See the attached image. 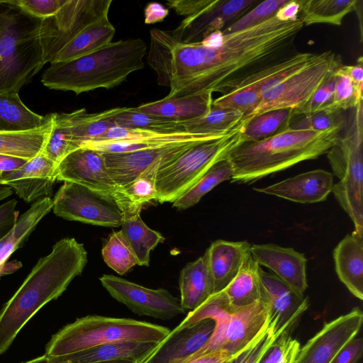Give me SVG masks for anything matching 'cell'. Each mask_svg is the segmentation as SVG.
Returning <instances> with one entry per match:
<instances>
[{
    "instance_id": "7",
    "label": "cell",
    "mask_w": 363,
    "mask_h": 363,
    "mask_svg": "<svg viewBox=\"0 0 363 363\" xmlns=\"http://www.w3.org/2000/svg\"><path fill=\"white\" fill-rule=\"evenodd\" d=\"M170 331L162 325L131 318L89 315L77 318L53 335L45 354L61 357L125 341L160 342Z\"/></svg>"
},
{
    "instance_id": "47",
    "label": "cell",
    "mask_w": 363,
    "mask_h": 363,
    "mask_svg": "<svg viewBox=\"0 0 363 363\" xmlns=\"http://www.w3.org/2000/svg\"><path fill=\"white\" fill-rule=\"evenodd\" d=\"M335 71L316 90L306 103L298 108L293 110L294 115L312 113L325 110L329 106L333 101L335 91Z\"/></svg>"
},
{
    "instance_id": "20",
    "label": "cell",
    "mask_w": 363,
    "mask_h": 363,
    "mask_svg": "<svg viewBox=\"0 0 363 363\" xmlns=\"http://www.w3.org/2000/svg\"><path fill=\"white\" fill-rule=\"evenodd\" d=\"M259 274L262 292L269 302L270 318L276 322V330L289 333L308 308V298L261 268Z\"/></svg>"
},
{
    "instance_id": "33",
    "label": "cell",
    "mask_w": 363,
    "mask_h": 363,
    "mask_svg": "<svg viewBox=\"0 0 363 363\" xmlns=\"http://www.w3.org/2000/svg\"><path fill=\"white\" fill-rule=\"evenodd\" d=\"M140 211L124 212L121 230L135 254L138 265L148 267L151 251L162 242L164 238L144 223L140 217Z\"/></svg>"
},
{
    "instance_id": "2",
    "label": "cell",
    "mask_w": 363,
    "mask_h": 363,
    "mask_svg": "<svg viewBox=\"0 0 363 363\" xmlns=\"http://www.w3.org/2000/svg\"><path fill=\"white\" fill-rule=\"evenodd\" d=\"M87 261L84 245L74 238L60 240L38 259L0 311V355L39 310L60 296L82 273Z\"/></svg>"
},
{
    "instance_id": "56",
    "label": "cell",
    "mask_w": 363,
    "mask_h": 363,
    "mask_svg": "<svg viewBox=\"0 0 363 363\" xmlns=\"http://www.w3.org/2000/svg\"><path fill=\"white\" fill-rule=\"evenodd\" d=\"M363 61L360 56L357 63L353 65H341L342 70L347 74L352 81L357 91L363 94Z\"/></svg>"
},
{
    "instance_id": "17",
    "label": "cell",
    "mask_w": 363,
    "mask_h": 363,
    "mask_svg": "<svg viewBox=\"0 0 363 363\" xmlns=\"http://www.w3.org/2000/svg\"><path fill=\"white\" fill-rule=\"evenodd\" d=\"M258 2L257 0H215L206 9L186 17L176 28L167 31L178 43H199L209 34L225 30Z\"/></svg>"
},
{
    "instance_id": "57",
    "label": "cell",
    "mask_w": 363,
    "mask_h": 363,
    "mask_svg": "<svg viewBox=\"0 0 363 363\" xmlns=\"http://www.w3.org/2000/svg\"><path fill=\"white\" fill-rule=\"evenodd\" d=\"M300 10V0H289L277 11L275 16L281 21H294L298 18Z\"/></svg>"
},
{
    "instance_id": "60",
    "label": "cell",
    "mask_w": 363,
    "mask_h": 363,
    "mask_svg": "<svg viewBox=\"0 0 363 363\" xmlns=\"http://www.w3.org/2000/svg\"><path fill=\"white\" fill-rule=\"evenodd\" d=\"M0 177H1V172H0Z\"/></svg>"
},
{
    "instance_id": "14",
    "label": "cell",
    "mask_w": 363,
    "mask_h": 363,
    "mask_svg": "<svg viewBox=\"0 0 363 363\" xmlns=\"http://www.w3.org/2000/svg\"><path fill=\"white\" fill-rule=\"evenodd\" d=\"M205 142L188 141L162 147L123 153H103L113 182L125 188L140 176L155 178L157 173L177 160L191 147Z\"/></svg>"
},
{
    "instance_id": "44",
    "label": "cell",
    "mask_w": 363,
    "mask_h": 363,
    "mask_svg": "<svg viewBox=\"0 0 363 363\" xmlns=\"http://www.w3.org/2000/svg\"><path fill=\"white\" fill-rule=\"evenodd\" d=\"M341 65L335 72V85L333 101L324 111L340 112L353 109L363 101V94L357 91L350 77L342 70Z\"/></svg>"
},
{
    "instance_id": "35",
    "label": "cell",
    "mask_w": 363,
    "mask_h": 363,
    "mask_svg": "<svg viewBox=\"0 0 363 363\" xmlns=\"http://www.w3.org/2000/svg\"><path fill=\"white\" fill-rule=\"evenodd\" d=\"M123 109V107H120L88 113L85 108H81L67 113L74 141L80 147L84 142L100 139L109 128L116 125L113 118Z\"/></svg>"
},
{
    "instance_id": "22",
    "label": "cell",
    "mask_w": 363,
    "mask_h": 363,
    "mask_svg": "<svg viewBox=\"0 0 363 363\" xmlns=\"http://www.w3.org/2000/svg\"><path fill=\"white\" fill-rule=\"evenodd\" d=\"M250 252L259 266L273 272L286 284L301 294L308 287L306 279L307 259L304 254L291 247L274 244H259L250 246Z\"/></svg>"
},
{
    "instance_id": "5",
    "label": "cell",
    "mask_w": 363,
    "mask_h": 363,
    "mask_svg": "<svg viewBox=\"0 0 363 363\" xmlns=\"http://www.w3.org/2000/svg\"><path fill=\"white\" fill-rule=\"evenodd\" d=\"M40 21L0 1V92L18 93L45 65Z\"/></svg>"
},
{
    "instance_id": "24",
    "label": "cell",
    "mask_w": 363,
    "mask_h": 363,
    "mask_svg": "<svg viewBox=\"0 0 363 363\" xmlns=\"http://www.w3.org/2000/svg\"><path fill=\"white\" fill-rule=\"evenodd\" d=\"M250 246L247 241L223 240L211 244L203 256L211 277L213 294L223 291L235 278L250 253Z\"/></svg>"
},
{
    "instance_id": "32",
    "label": "cell",
    "mask_w": 363,
    "mask_h": 363,
    "mask_svg": "<svg viewBox=\"0 0 363 363\" xmlns=\"http://www.w3.org/2000/svg\"><path fill=\"white\" fill-rule=\"evenodd\" d=\"M115 33V27L106 16L83 30L57 54L53 62H67L92 53L111 43Z\"/></svg>"
},
{
    "instance_id": "58",
    "label": "cell",
    "mask_w": 363,
    "mask_h": 363,
    "mask_svg": "<svg viewBox=\"0 0 363 363\" xmlns=\"http://www.w3.org/2000/svg\"><path fill=\"white\" fill-rule=\"evenodd\" d=\"M28 160L0 154V172H6L16 170L21 167Z\"/></svg>"
},
{
    "instance_id": "13",
    "label": "cell",
    "mask_w": 363,
    "mask_h": 363,
    "mask_svg": "<svg viewBox=\"0 0 363 363\" xmlns=\"http://www.w3.org/2000/svg\"><path fill=\"white\" fill-rule=\"evenodd\" d=\"M56 181L76 183L113 196L123 213L143 208L132 203L125 190L111 177L103 153L88 147H79L66 156L56 167Z\"/></svg>"
},
{
    "instance_id": "54",
    "label": "cell",
    "mask_w": 363,
    "mask_h": 363,
    "mask_svg": "<svg viewBox=\"0 0 363 363\" xmlns=\"http://www.w3.org/2000/svg\"><path fill=\"white\" fill-rule=\"evenodd\" d=\"M237 357L232 356L224 349H220L189 359L183 363H229Z\"/></svg>"
},
{
    "instance_id": "6",
    "label": "cell",
    "mask_w": 363,
    "mask_h": 363,
    "mask_svg": "<svg viewBox=\"0 0 363 363\" xmlns=\"http://www.w3.org/2000/svg\"><path fill=\"white\" fill-rule=\"evenodd\" d=\"M270 315L269 304L264 296L248 306L231 309L222 292L212 294L206 301L190 311L180 323L188 326L204 319L215 323L213 333L208 341L186 359L220 349L232 356H238L256 337Z\"/></svg>"
},
{
    "instance_id": "55",
    "label": "cell",
    "mask_w": 363,
    "mask_h": 363,
    "mask_svg": "<svg viewBox=\"0 0 363 363\" xmlns=\"http://www.w3.org/2000/svg\"><path fill=\"white\" fill-rule=\"evenodd\" d=\"M169 14V9L158 2L149 3L144 9L145 24H154L162 21Z\"/></svg>"
},
{
    "instance_id": "46",
    "label": "cell",
    "mask_w": 363,
    "mask_h": 363,
    "mask_svg": "<svg viewBox=\"0 0 363 363\" xmlns=\"http://www.w3.org/2000/svg\"><path fill=\"white\" fill-rule=\"evenodd\" d=\"M339 113L323 110L304 115H293L286 128L314 131L328 130L345 123Z\"/></svg>"
},
{
    "instance_id": "30",
    "label": "cell",
    "mask_w": 363,
    "mask_h": 363,
    "mask_svg": "<svg viewBox=\"0 0 363 363\" xmlns=\"http://www.w3.org/2000/svg\"><path fill=\"white\" fill-rule=\"evenodd\" d=\"M180 303L184 309L195 310L213 294V283L203 256L187 263L179 279Z\"/></svg>"
},
{
    "instance_id": "3",
    "label": "cell",
    "mask_w": 363,
    "mask_h": 363,
    "mask_svg": "<svg viewBox=\"0 0 363 363\" xmlns=\"http://www.w3.org/2000/svg\"><path fill=\"white\" fill-rule=\"evenodd\" d=\"M345 125L325 131L285 128L267 138L242 142L227 156L233 168L230 180L252 184L301 162L315 159L334 145Z\"/></svg>"
},
{
    "instance_id": "37",
    "label": "cell",
    "mask_w": 363,
    "mask_h": 363,
    "mask_svg": "<svg viewBox=\"0 0 363 363\" xmlns=\"http://www.w3.org/2000/svg\"><path fill=\"white\" fill-rule=\"evenodd\" d=\"M244 115L237 111L212 106L205 116L182 121L185 132L201 134H226L235 128Z\"/></svg>"
},
{
    "instance_id": "36",
    "label": "cell",
    "mask_w": 363,
    "mask_h": 363,
    "mask_svg": "<svg viewBox=\"0 0 363 363\" xmlns=\"http://www.w3.org/2000/svg\"><path fill=\"white\" fill-rule=\"evenodd\" d=\"M357 0H300L303 25L327 23L341 26L344 18L357 8Z\"/></svg>"
},
{
    "instance_id": "1",
    "label": "cell",
    "mask_w": 363,
    "mask_h": 363,
    "mask_svg": "<svg viewBox=\"0 0 363 363\" xmlns=\"http://www.w3.org/2000/svg\"><path fill=\"white\" fill-rule=\"evenodd\" d=\"M303 26L300 18L284 22L274 16L252 28L223 34L216 47L178 43L167 30L155 28L150 31L147 62L158 84L169 88L165 98L225 95L297 53L296 40Z\"/></svg>"
},
{
    "instance_id": "59",
    "label": "cell",
    "mask_w": 363,
    "mask_h": 363,
    "mask_svg": "<svg viewBox=\"0 0 363 363\" xmlns=\"http://www.w3.org/2000/svg\"><path fill=\"white\" fill-rule=\"evenodd\" d=\"M298 351L294 352L290 355H289L282 363H293Z\"/></svg>"
},
{
    "instance_id": "26",
    "label": "cell",
    "mask_w": 363,
    "mask_h": 363,
    "mask_svg": "<svg viewBox=\"0 0 363 363\" xmlns=\"http://www.w3.org/2000/svg\"><path fill=\"white\" fill-rule=\"evenodd\" d=\"M53 201L45 197L34 202L17 220L12 230L0 240V277L21 267V262H6L11 255L34 230L38 223L52 209Z\"/></svg>"
},
{
    "instance_id": "31",
    "label": "cell",
    "mask_w": 363,
    "mask_h": 363,
    "mask_svg": "<svg viewBox=\"0 0 363 363\" xmlns=\"http://www.w3.org/2000/svg\"><path fill=\"white\" fill-rule=\"evenodd\" d=\"M54 123V113L40 127L23 131H0V154L28 160L39 155L48 141Z\"/></svg>"
},
{
    "instance_id": "38",
    "label": "cell",
    "mask_w": 363,
    "mask_h": 363,
    "mask_svg": "<svg viewBox=\"0 0 363 363\" xmlns=\"http://www.w3.org/2000/svg\"><path fill=\"white\" fill-rule=\"evenodd\" d=\"M233 174L231 164L223 160L214 164L193 186L173 202L179 210L189 208L219 184L230 180Z\"/></svg>"
},
{
    "instance_id": "43",
    "label": "cell",
    "mask_w": 363,
    "mask_h": 363,
    "mask_svg": "<svg viewBox=\"0 0 363 363\" xmlns=\"http://www.w3.org/2000/svg\"><path fill=\"white\" fill-rule=\"evenodd\" d=\"M261 100L259 89L256 84L250 83L213 99L212 106L239 111L244 115L242 119H248Z\"/></svg>"
},
{
    "instance_id": "8",
    "label": "cell",
    "mask_w": 363,
    "mask_h": 363,
    "mask_svg": "<svg viewBox=\"0 0 363 363\" xmlns=\"http://www.w3.org/2000/svg\"><path fill=\"white\" fill-rule=\"evenodd\" d=\"M345 130L326 152L333 175L339 179L333 193L363 236V101L352 109Z\"/></svg>"
},
{
    "instance_id": "41",
    "label": "cell",
    "mask_w": 363,
    "mask_h": 363,
    "mask_svg": "<svg viewBox=\"0 0 363 363\" xmlns=\"http://www.w3.org/2000/svg\"><path fill=\"white\" fill-rule=\"evenodd\" d=\"M116 125L127 128H141L164 132H185L182 121H175L138 111L133 107H123L114 116Z\"/></svg>"
},
{
    "instance_id": "18",
    "label": "cell",
    "mask_w": 363,
    "mask_h": 363,
    "mask_svg": "<svg viewBox=\"0 0 363 363\" xmlns=\"http://www.w3.org/2000/svg\"><path fill=\"white\" fill-rule=\"evenodd\" d=\"M363 320L359 308L326 323L303 346L293 363H331L342 347L358 334Z\"/></svg>"
},
{
    "instance_id": "19",
    "label": "cell",
    "mask_w": 363,
    "mask_h": 363,
    "mask_svg": "<svg viewBox=\"0 0 363 363\" xmlns=\"http://www.w3.org/2000/svg\"><path fill=\"white\" fill-rule=\"evenodd\" d=\"M56 167L40 153L16 170L1 172L0 185L9 186L26 202L50 197L56 182Z\"/></svg>"
},
{
    "instance_id": "48",
    "label": "cell",
    "mask_w": 363,
    "mask_h": 363,
    "mask_svg": "<svg viewBox=\"0 0 363 363\" xmlns=\"http://www.w3.org/2000/svg\"><path fill=\"white\" fill-rule=\"evenodd\" d=\"M65 0H9L7 4L16 6L28 15L45 19L55 15Z\"/></svg>"
},
{
    "instance_id": "29",
    "label": "cell",
    "mask_w": 363,
    "mask_h": 363,
    "mask_svg": "<svg viewBox=\"0 0 363 363\" xmlns=\"http://www.w3.org/2000/svg\"><path fill=\"white\" fill-rule=\"evenodd\" d=\"M260 268L250 252L235 278L221 291L230 308H244L262 298Z\"/></svg>"
},
{
    "instance_id": "45",
    "label": "cell",
    "mask_w": 363,
    "mask_h": 363,
    "mask_svg": "<svg viewBox=\"0 0 363 363\" xmlns=\"http://www.w3.org/2000/svg\"><path fill=\"white\" fill-rule=\"evenodd\" d=\"M289 0H266L257 4L238 20L222 30L227 35L259 25L275 16Z\"/></svg>"
},
{
    "instance_id": "34",
    "label": "cell",
    "mask_w": 363,
    "mask_h": 363,
    "mask_svg": "<svg viewBox=\"0 0 363 363\" xmlns=\"http://www.w3.org/2000/svg\"><path fill=\"white\" fill-rule=\"evenodd\" d=\"M49 114L41 116L27 107L18 93L0 92V131H23L44 124Z\"/></svg>"
},
{
    "instance_id": "27",
    "label": "cell",
    "mask_w": 363,
    "mask_h": 363,
    "mask_svg": "<svg viewBox=\"0 0 363 363\" xmlns=\"http://www.w3.org/2000/svg\"><path fill=\"white\" fill-rule=\"evenodd\" d=\"M335 271L340 280L357 298L363 299V236L347 235L333 251Z\"/></svg>"
},
{
    "instance_id": "51",
    "label": "cell",
    "mask_w": 363,
    "mask_h": 363,
    "mask_svg": "<svg viewBox=\"0 0 363 363\" xmlns=\"http://www.w3.org/2000/svg\"><path fill=\"white\" fill-rule=\"evenodd\" d=\"M215 0H168L167 5L180 16H191L210 6Z\"/></svg>"
},
{
    "instance_id": "25",
    "label": "cell",
    "mask_w": 363,
    "mask_h": 363,
    "mask_svg": "<svg viewBox=\"0 0 363 363\" xmlns=\"http://www.w3.org/2000/svg\"><path fill=\"white\" fill-rule=\"evenodd\" d=\"M160 342L140 341L118 342L94 347L65 356L50 357L57 363H98L113 361L143 363L155 352Z\"/></svg>"
},
{
    "instance_id": "21",
    "label": "cell",
    "mask_w": 363,
    "mask_h": 363,
    "mask_svg": "<svg viewBox=\"0 0 363 363\" xmlns=\"http://www.w3.org/2000/svg\"><path fill=\"white\" fill-rule=\"evenodd\" d=\"M214 328L215 323L211 319H204L188 326L178 325L143 363H182L205 345Z\"/></svg>"
},
{
    "instance_id": "40",
    "label": "cell",
    "mask_w": 363,
    "mask_h": 363,
    "mask_svg": "<svg viewBox=\"0 0 363 363\" xmlns=\"http://www.w3.org/2000/svg\"><path fill=\"white\" fill-rule=\"evenodd\" d=\"M78 148L79 146L72 135L67 113H54L53 128L40 153L57 166Z\"/></svg>"
},
{
    "instance_id": "42",
    "label": "cell",
    "mask_w": 363,
    "mask_h": 363,
    "mask_svg": "<svg viewBox=\"0 0 363 363\" xmlns=\"http://www.w3.org/2000/svg\"><path fill=\"white\" fill-rule=\"evenodd\" d=\"M101 255L105 263L120 275L138 264L135 254L121 230L110 235Z\"/></svg>"
},
{
    "instance_id": "9",
    "label": "cell",
    "mask_w": 363,
    "mask_h": 363,
    "mask_svg": "<svg viewBox=\"0 0 363 363\" xmlns=\"http://www.w3.org/2000/svg\"><path fill=\"white\" fill-rule=\"evenodd\" d=\"M245 121L225 136L189 148L177 160L159 171L155 178L156 195L160 203L174 202L193 186L214 164L225 160L228 153L243 142Z\"/></svg>"
},
{
    "instance_id": "52",
    "label": "cell",
    "mask_w": 363,
    "mask_h": 363,
    "mask_svg": "<svg viewBox=\"0 0 363 363\" xmlns=\"http://www.w3.org/2000/svg\"><path fill=\"white\" fill-rule=\"evenodd\" d=\"M17 203L13 199L0 204V240L12 230L18 218Z\"/></svg>"
},
{
    "instance_id": "11",
    "label": "cell",
    "mask_w": 363,
    "mask_h": 363,
    "mask_svg": "<svg viewBox=\"0 0 363 363\" xmlns=\"http://www.w3.org/2000/svg\"><path fill=\"white\" fill-rule=\"evenodd\" d=\"M112 0H65L55 15L41 20L39 38L45 64H52L87 26L108 16Z\"/></svg>"
},
{
    "instance_id": "53",
    "label": "cell",
    "mask_w": 363,
    "mask_h": 363,
    "mask_svg": "<svg viewBox=\"0 0 363 363\" xmlns=\"http://www.w3.org/2000/svg\"><path fill=\"white\" fill-rule=\"evenodd\" d=\"M362 352L363 340L355 337L342 347L331 363H357Z\"/></svg>"
},
{
    "instance_id": "12",
    "label": "cell",
    "mask_w": 363,
    "mask_h": 363,
    "mask_svg": "<svg viewBox=\"0 0 363 363\" xmlns=\"http://www.w3.org/2000/svg\"><path fill=\"white\" fill-rule=\"evenodd\" d=\"M52 201L53 213L66 220L104 227H119L123 220L113 196L76 183L65 182Z\"/></svg>"
},
{
    "instance_id": "49",
    "label": "cell",
    "mask_w": 363,
    "mask_h": 363,
    "mask_svg": "<svg viewBox=\"0 0 363 363\" xmlns=\"http://www.w3.org/2000/svg\"><path fill=\"white\" fill-rule=\"evenodd\" d=\"M300 348L299 342L289 333H282L263 354L258 363H282L289 355Z\"/></svg>"
},
{
    "instance_id": "28",
    "label": "cell",
    "mask_w": 363,
    "mask_h": 363,
    "mask_svg": "<svg viewBox=\"0 0 363 363\" xmlns=\"http://www.w3.org/2000/svg\"><path fill=\"white\" fill-rule=\"evenodd\" d=\"M211 93L162 99L133 107L135 110L175 121H187L205 116L213 103Z\"/></svg>"
},
{
    "instance_id": "23",
    "label": "cell",
    "mask_w": 363,
    "mask_h": 363,
    "mask_svg": "<svg viewBox=\"0 0 363 363\" xmlns=\"http://www.w3.org/2000/svg\"><path fill=\"white\" fill-rule=\"evenodd\" d=\"M333 185L331 172L315 169L254 190L296 203H313L325 201L333 191Z\"/></svg>"
},
{
    "instance_id": "10",
    "label": "cell",
    "mask_w": 363,
    "mask_h": 363,
    "mask_svg": "<svg viewBox=\"0 0 363 363\" xmlns=\"http://www.w3.org/2000/svg\"><path fill=\"white\" fill-rule=\"evenodd\" d=\"M341 65L340 57L334 52L319 53L311 63L264 91L259 105L248 119L272 110L298 108Z\"/></svg>"
},
{
    "instance_id": "39",
    "label": "cell",
    "mask_w": 363,
    "mask_h": 363,
    "mask_svg": "<svg viewBox=\"0 0 363 363\" xmlns=\"http://www.w3.org/2000/svg\"><path fill=\"white\" fill-rule=\"evenodd\" d=\"M293 115V109H277L243 119L245 121L242 130L243 142L259 141L276 134L286 128Z\"/></svg>"
},
{
    "instance_id": "50",
    "label": "cell",
    "mask_w": 363,
    "mask_h": 363,
    "mask_svg": "<svg viewBox=\"0 0 363 363\" xmlns=\"http://www.w3.org/2000/svg\"><path fill=\"white\" fill-rule=\"evenodd\" d=\"M124 190L132 203L143 207L145 203L155 199V179L140 176L124 188Z\"/></svg>"
},
{
    "instance_id": "16",
    "label": "cell",
    "mask_w": 363,
    "mask_h": 363,
    "mask_svg": "<svg viewBox=\"0 0 363 363\" xmlns=\"http://www.w3.org/2000/svg\"><path fill=\"white\" fill-rule=\"evenodd\" d=\"M99 280L114 299L137 315L170 320L186 311L167 289L146 288L111 274H104Z\"/></svg>"
},
{
    "instance_id": "15",
    "label": "cell",
    "mask_w": 363,
    "mask_h": 363,
    "mask_svg": "<svg viewBox=\"0 0 363 363\" xmlns=\"http://www.w3.org/2000/svg\"><path fill=\"white\" fill-rule=\"evenodd\" d=\"M226 134L164 132L115 125L109 128L100 139L84 142L80 147H88L102 153H123L158 148L188 141L208 142L219 139Z\"/></svg>"
},
{
    "instance_id": "4",
    "label": "cell",
    "mask_w": 363,
    "mask_h": 363,
    "mask_svg": "<svg viewBox=\"0 0 363 363\" xmlns=\"http://www.w3.org/2000/svg\"><path fill=\"white\" fill-rule=\"evenodd\" d=\"M147 45L142 38L111 42L96 51L67 62H58L42 75L43 84L51 89L79 94L99 88L111 89L144 67Z\"/></svg>"
}]
</instances>
